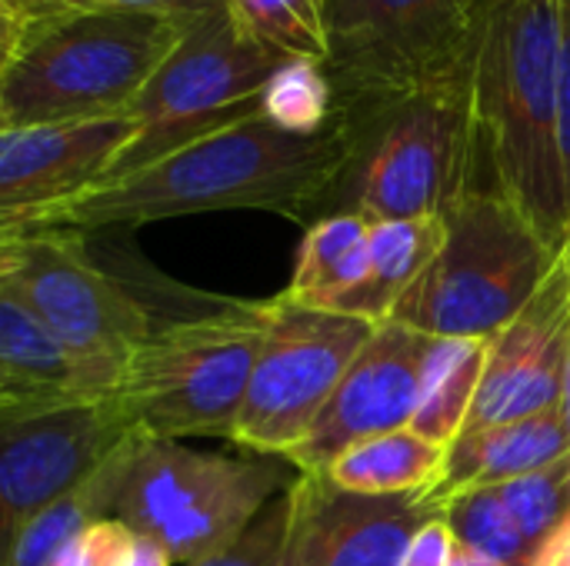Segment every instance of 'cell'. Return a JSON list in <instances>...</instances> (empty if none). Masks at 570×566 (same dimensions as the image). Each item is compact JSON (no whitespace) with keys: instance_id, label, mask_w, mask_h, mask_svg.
<instances>
[{"instance_id":"obj_39","label":"cell","mask_w":570,"mask_h":566,"mask_svg":"<svg viewBox=\"0 0 570 566\" xmlns=\"http://www.w3.org/2000/svg\"><path fill=\"white\" fill-rule=\"evenodd\" d=\"M0 127H3V123H0Z\"/></svg>"},{"instance_id":"obj_11","label":"cell","mask_w":570,"mask_h":566,"mask_svg":"<svg viewBox=\"0 0 570 566\" xmlns=\"http://www.w3.org/2000/svg\"><path fill=\"white\" fill-rule=\"evenodd\" d=\"M371 334L374 324L361 317L314 310L284 294L271 297L267 327L230 440L247 454L287 460L317 424Z\"/></svg>"},{"instance_id":"obj_6","label":"cell","mask_w":570,"mask_h":566,"mask_svg":"<svg viewBox=\"0 0 570 566\" xmlns=\"http://www.w3.org/2000/svg\"><path fill=\"white\" fill-rule=\"evenodd\" d=\"M558 250L488 183L444 214V244L391 320L428 337L488 340L541 290Z\"/></svg>"},{"instance_id":"obj_38","label":"cell","mask_w":570,"mask_h":566,"mask_svg":"<svg viewBox=\"0 0 570 566\" xmlns=\"http://www.w3.org/2000/svg\"><path fill=\"white\" fill-rule=\"evenodd\" d=\"M568 240H570V234H568Z\"/></svg>"},{"instance_id":"obj_10","label":"cell","mask_w":570,"mask_h":566,"mask_svg":"<svg viewBox=\"0 0 570 566\" xmlns=\"http://www.w3.org/2000/svg\"><path fill=\"white\" fill-rule=\"evenodd\" d=\"M83 237L70 227L0 237V294L27 307L77 357L120 377L157 320L90 257Z\"/></svg>"},{"instance_id":"obj_37","label":"cell","mask_w":570,"mask_h":566,"mask_svg":"<svg viewBox=\"0 0 570 566\" xmlns=\"http://www.w3.org/2000/svg\"><path fill=\"white\" fill-rule=\"evenodd\" d=\"M0 397H23V394H17V390H13V384L0 374Z\"/></svg>"},{"instance_id":"obj_33","label":"cell","mask_w":570,"mask_h":566,"mask_svg":"<svg viewBox=\"0 0 570 566\" xmlns=\"http://www.w3.org/2000/svg\"><path fill=\"white\" fill-rule=\"evenodd\" d=\"M27 20H30V10L20 0H0V70L13 57Z\"/></svg>"},{"instance_id":"obj_32","label":"cell","mask_w":570,"mask_h":566,"mask_svg":"<svg viewBox=\"0 0 570 566\" xmlns=\"http://www.w3.org/2000/svg\"><path fill=\"white\" fill-rule=\"evenodd\" d=\"M451 554H454V537H451L448 524L438 517L414 534L401 566H448Z\"/></svg>"},{"instance_id":"obj_25","label":"cell","mask_w":570,"mask_h":566,"mask_svg":"<svg viewBox=\"0 0 570 566\" xmlns=\"http://www.w3.org/2000/svg\"><path fill=\"white\" fill-rule=\"evenodd\" d=\"M261 113L274 127L301 137L331 130L337 120V93L324 60H284L261 90Z\"/></svg>"},{"instance_id":"obj_20","label":"cell","mask_w":570,"mask_h":566,"mask_svg":"<svg viewBox=\"0 0 570 566\" xmlns=\"http://www.w3.org/2000/svg\"><path fill=\"white\" fill-rule=\"evenodd\" d=\"M444 457H448L444 447L417 437L411 427H401L347 447L321 474L347 494L407 497V494H428L441 480Z\"/></svg>"},{"instance_id":"obj_13","label":"cell","mask_w":570,"mask_h":566,"mask_svg":"<svg viewBox=\"0 0 570 566\" xmlns=\"http://www.w3.org/2000/svg\"><path fill=\"white\" fill-rule=\"evenodd\" d=\"M127 113L83 123L0 127V237L40 230L97 187L134 137Z\"/></svg>"},{"instance_id":"obj_19","label":"cell","mask_w":570,"mask_h":566,"mask_svg":"<svg viewBox=\"0 0 570 566\" xmlns=\"http://www.w3.org/2000/svg\"><path fill=\"white\" fill-rule=\"evenodd\" d=\"M444 244V217L417 220H377L367 224V274L337 300L331 314L361 317L367 324H387L401 297L424 274Z\"/></svg>"},{"instance_id":"obj_1","label":"cell","mask_w":570,"mask_h":566,"mask_svg":"<svg viewBox=\"0 0 570 566\" xmlns=\"http://www.w3.org/2000/svg\"><path fill=\"white\" fill-rule=\"evenodd\" d=\"M344 160L347 137L337 120L324 133L301 137L274 127L257 110L147 167L100 180L60 207L47 227L90 234L214 210H267L314 224L324 214Z\"/></svg>"},{"instance_id":"obj_28","label":"cell","mask_w":570,"mask_h":566,"mask_svg":"<svg viewBox=\"0 0 570 566\" xmlns=\"http://www.w3.org/2000/svg\"><path fill=\"white\" fill-rule=\"evenodd\" d=\"M284 494L274 497L234 544L187 566H281L284 534H287V497Z\"/></svg>"},{"instance_id":"obj_4","label":"cell","mask_w":570,"mask_h":566,"mask_svg":"<svg viewBox=\"0 0 570 566\" xmlns=\"http://www.w3.org/2000/svg\"><path fill=\"white\" fill-rule=\"evenodd\" d=\"M184 30L170 17L134 10H30L0 70V123H83L127 113Z\"/></svg>"},{"instance_id":"obj_36","label":"cell","mask_w":570,"mask_h":566,"mask_svg":"<svg viewBox=\"0 0 570 566\" xmlns=\"http://www.w3.org/2000/svg\"><path fill=\"white\" fill-rule=\"evenodd\" d=\"M448 566H501V564H494V560H488V557H481V554H474V550H468V547H458V544H454V554H451V564Z\"/></svg>"},{"instance_id":"obj_3","label":"cell","mask_w":570,"mask_h":566,"mask_svg":"<svg viewBox=\"0 0 570 566\" xmlns=\"http://www.w3.org/2000/svg\"><path fill=\"white\" fill-rule=\"evenodd\" d=\"M337 123L347 160L321 217L354 214L367 224L444 217L484 183L471 67L381 103L337 110Z\"/></svg>"},{"instance_id":"obj_9","label":"cell","mask_w":570,"mask_h":566,"mask_svg":"<svg viewBox=\"0 0 570 566\" xmlns=\"http://www.w3.org/2000/svg\"><path fill=\"white\" fill-rule=\"evenodd\" d=\"M281 57L244 37L227 10L190 23L170 57L130 103L134 137L104 180L147 167L170 150L261 110V90Z\"/></svg>"},{"instance_id":"obj_12","label":"cell","mask_w":570,"mask_h":566,"mask_svg":"<svg viewBox=\"0 0 570 566\" xmlns=\"http://www.w3.org/2000/svg\"><path fill=\"white\" fill-rule=\"evenodd\" d=\"M134 430L114 397H0V557L53 500L80 487Z\"/></svg>"},{"instance_id":"obj_5","label":"cell","mask_w":570,"mask_h":566,"mask_svg":"<svg viewBox=\"0 0 570 566\" xmlns=\"http://www.w3.org/2000/svg\"><path fill=\"white\" fill-rule=\"evenodd\" d=\"M267 300H197L164 320L127 360L114 404L137 437H234Z\"/></svg>"},{"instance_id":"obj_31","label":"cell","mask_w":570,"mask_h":566,"mask_svg":"<svg viewBox=\"0 0 570 566\" xmlns=\"http://www.w3.org/2000/svg\"><path fill=\"white\" fill-rule=\"evenodd\" d=\"M558 143L570 210V0H558Z\"/></svg>"},{"instance_id":"obj_26","label":"cell","mask_w":570,"mask_h":566,"mask_svg":"<svg viewBox=\"0 0 570 566\" xmlns=\"http://www.w3.org/2000/svg\"><path fill=\"white\" fill-rule=\"evenodd\" d=\"M441 520L448 524L458 547H468L501 566H528L534 544L524 537L518 520L508 514L494 487L464 490L441 504Z\"/></svg>"},{"instance_id":"obj_22","label":"cell","mask_w":570,"mask_h":566,"mask_svg":"<svg viewBox=\"0 0 570 566\" xmlns=\"http://www.w3.org/2000/svg\"><path fill=\"white\" fill-rule=\"evenodd\" d=\"M137 444V434L127 437L104 464L97 474H90L80 487H73L70 494H63L60 500H53L43 514H37L20 534L17 540L7 547V554L0 557V566H53L60 550L94 520L100 517H114V500L130 460V450Z\"/></svg>"},{"instance_id":"obj_2","label":"cell","mask_w":570,"mask_h":566,"mask_svg":"<svg viewBox=\"0 0 570 566\" xmlns=\"http://www.w3.org/2000/svg\"><path fill=\"white\" fill-rule=\"evenodd\" d=\"M558 0H494L471 57L484 177L561 250L570 234L558 143Z\"/></svg>"},{"instance_id":"obj_8","label":"cell","mask_w":570,"mask_h":566,"mask_svg":"<svg viewBox=\"0 0 570 566\" xmlns=\"http://www.w3.org/2000/svg\"><path fill=\"white\" fill-rule=\"evenodd\" d=\"M494 0H327L337 110L381 103L471 67Z\"/></svg>"},{"instance_id":"obj_14","label":"cell","mask_w":570,"mask_h":566,"mask_svg":"<svg viewBox=\"0 0 570 566\" xmlns=\"http://www.w3.org/2000/svg\"><path fill=\"white\" fill-rule=\"evenodd\" d=\"M284 497L281 566H401L414 534L441 517L424 494L361 497L324 474H297Z\"/></svg>"},{"instance_id":"obj_16","label":"cell","mask_w":570,"mask_h":566,"mask_svg":"<svg viewBox=\"0 0 570 566\" xmlns=\"http://www.w3.org/2000/svg\"><path fill=\"white\" fill-rule=\"evenodd\" d=\"M568 314L570 284L558 254L531 304L508 327L488 337L484 374L464 430L514 424L561 404Z\"/></svg>"},{"instance_id":"obj_27","label":"cell","mask_w":570,"mask_h":566,"mask_svg":"<svg viewBox=\"0 0 570 566\" xmlns=\"http://www.w3.org/2000/svg\"><path fill=\"white\" fill-rule=\"evenodd\" d=\"M524 537L538 547L570 514V454L494 487Z\"/></svg>"},{"instance_id":"obj_18","label":"cell","mask_w":570,"mask_h":566,"mask_svg":"<svg viewBox=\"0 0 570 566\" xmlns=\"http://www.w3.org/2000/svg\"><path fill=\"white\" fill-rule=\"evenodd\" d=\"M0 374L23 397L107 400L120 377L63 347L27 307L0 294Z\"/></svg>"},{"instance_id":"obj_29","label":"cell","mask_w":570,"mask_h":566,"mask_svg":"<svg viewBox=\"0 0 570 566\" xmlns=\"http://www.w3.org/2000/svg\"><path fill=\"white\" fill-rule=\"evenodd\" d=\"M137 534L117 520V517H100L87 524L57 557L53 566H120L130 554Z\"/></svg>"},{"instance_id":"obj_23","label":"cell","mask_w":570,"mask_h":566,"mask_svg":"<svg viewBox=\"0 0 570 566\" xmlns=\"http://www.w3.org/2000/svg\"><path fill=\"white\" fill-rule=\"evenodd\" d=\"M364 274L367 220L354 214L321 217L304 230L284 297L314 310H334L337 300L364 280Z\"/></svg>"},{"instance_id":"obj_24","label":"cell","mask_w":570,"mask_h":566,"mask_svg":"<svg viewBox=\"0 0 570 566\" xmlns=\"http://www.w3.org/2000/svg\"><path fill=\"white\" fill-rule=\"evenodd\" d=\"M234 27L281 57L327 60V0H224Z\"/></svg>"},{"instance_id":"obj_17","label":"cell","mask_w":570,"mask_h":566,"mask_svg":"<svg viewBox=\"0 0 570 566\" xmlns=\"http://www.w3.org/2000/svg\"><path fill=\"white\" fill-rule=\"evenodd\" d=\"M570 454V434L561 407L531 414L514 424L484 427V430H461V437L448 447L441 480L424 494L438 514L441 504L464 490L498 487L511 477L538 470L558 457Z\"/></svg>"},{"instance_id":"obj_15","label":"cell","mask_w":570,"mask_h":566,"mask_svg":"<svg viewBox=\"0 0 570 566\" xmlns=\"http://www.w3.org/2000/svg\"><path fill=\"white\" fill-rule=\"evenodd\" d=\"M431 340L394 320L377 324L287 464L297 474H321L347 447L411 427Z\"/></svg>"},{"instance_id":"obj_21","label":"cell","mask_w":570,"mask_h":566,"mask_svg":"<svg viewBox=\"0 0 570 566\" xmlns=\"http://www.w3.org/2000/svg\"><path fill=\"white\" fill-rule=\"evenodd\" d=\"M488 340L474 337H438L428 347L421 367V394L411 417V430L438 447H451L474 407L484 374Z\"/></svg>"},{"instance_id":"obj_30","label":"cell","mask_w":570,"mask_h":566,"mask_svg":"<svg viewBox=\"0 0 570 566\" xmlns=\"http://www.w3.org/2000/svg\"><path fill=\"white\" fill-rule=\"evenodd\" d=\"M27 10H134L170 17L184 27L224 10V0H20Z\"/></svg>"},{"instance_id":"obj_35","label":"cell","mask_w":570,"mask_h":566,"mask_svg":"<svg viewBox=\"0 0 570 566\" xmlns=\"http://www.w3.org/2000/svg\"><path fill=\"white\" fill-rule=\"evenodd\" d=\"M170 554L160 547V544H154L150 537H140L137 534V540H134V547H130V554L124 557V564L120 566H170Z\"/></svg>"},{"instance_id":"obj_7","label":"cell","mask_w":570,"mask_h":566,"mask_svg":"<svg viewBox=\"0 0 570 566\" xmlns=\"http://www.w3.org/2000/svg\"><path fill=\"white\" fill-rule=\"evenodd\" d=\"M294 477L297 470L281 457H224L180 440L137 437L114 517L187 566L234 544Z\"/></svg>"},{"instance_id":"obj_34","label":"cell","mask_w":570,"mask_h":566,"mask_svg":"<svg viewBox=\"0 0 570 566\" xmlns=\"http://www.w3.org/2000/svg\"><path fill=\"white\" fill-rule=\"evenodd\" d=\"M528 566H570V514L534 547Z\"/></svg>"}]
</instances>
